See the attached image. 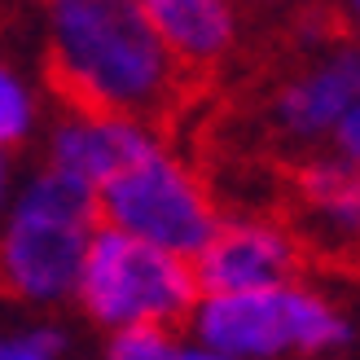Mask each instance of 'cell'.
Listing matches in <instances>:
<instances>
[{"instance_id": "30bf717a", "label": "cell", "mask_w": 360, "mask_h": 360, "mask_svg": "<svg viewBox=\"0 0 360 360\" xmlns=\"http://www.w3.org/2000/svg\"><path fill=\"white\" fill-rule=\"evenodd\" d=\"M299 193L316 215H330L343 233L356 229V180H352L347 167H338V163L308 167L299 176Z\"/></svg>"}, {"instance_id": "2e32d148", "label": "cell", "mask_w": 360, "mask_h": 360, "mask_svg": "<svg viewBox=\"0 0 360 360\" xmlns=\"http://www.w3.org/2000/svg\"><path fill=\"white\" fill-rule=\"evenodd\" d=\"M0 193H5V163H0Z\"/></svg>"}, {"instance_id": "52a82bcc", "label": "cell", "mask_w": 360, "mask_h": 360, "mask_svg": "<svg viewBox=\"0 0 360 360\" xmlns=\"http://www.w3.org/2000/svg\"><path fill=\"white\" fill-rule=\"evenodd\" d=\"M146 154H154L150 136L136 123H115V119H70L53 141V163L58 172L84 180V185H110L115 176L136 167Z\"/></svg>"}, {"instance_id": "8992f818", "label": "cell", "mask_w": 360, "mask_h": 360, "mask_svg": "<svg viewBox=\"0 0 360 360\" xmlns=\"http://www.w3.org/2000/svg\"><path fill=\"white\" fill-rule=\"evenodd\" d=\"M299 273V246L268 224H224L198 250L193 281L211 295H238L281 285Z\"/></svg>"}, {"instance_id": "9a60e30c", "label": "cell", "mask_w": 360, "mask_h": 360, "mask_svg": "<svg viewBox=\"0 0 360 360\" xmlns=\"http://www.w3.org/2000/svg\"><path fill=\"white\" fill-rule=\"evenodd\" d=\"M180 360H224V356H180Z\"/></svg>"}, {"instance_id": "4fadbf2b", "label": "cell", "mask_w": 360, "mask_h": 360, "mask_svg": "<svg viewBox=\"0 0 360 360\" xmlns=\"http://www.w3.org/2000/svg\"><path fill=\"white\" fill-rule=\"evenodd\" d=\"M58 352H62V338L49 334V330L27 334V338H5V343H0V360H53Z\"/></svg>"}, {"instance_id": "5b68a950", "label": "cell", "mask_w": 360, "mask_h": 360, "mask_svg": "<svg viewBox=\"0 0 360 360\" xmlns=\"http://www.w3.org/2000/svg\"><path fill=\"white\" fill-rule=\"evenodd\" d=\"M198 330L215 352L268 356L281 347H330L343 343L347 326L334 316L316 295L285 290V285H259L238 295H211L198 312Z\"/></svg>"}, {"instance_id": "5bb4252c", "label": "cell", "mask_w": 360, "mask_h": 360, "mask_svg": "<svg viewBox=\"0 0 360 360\" xmlns=\"http://www.w3.org/2000/svg\"><path fill=\"white\" fill-rule=\"evenodd\" d=\"M338 146H343L347 158L356 154V110H347L343 119H338Z\"/></svg>"}, {"instance_id": "7c38bea8", "label": "cell", "mask_w": 360, "mask_h": 360, "mask_svg": "<svg viewBox=\"0 0 360 360\" xmlns=\"http://www.w3.org/2000/svg\"><path fill=\"white\" fill-rule=\"evenodd\" d=\"M31 123V101L9 70H0V146H13Z\"/></svg>"}, {"instance_id": "8fae6325", "label": "cell", "mask_w": 360, "mask_h": 360, "mask_svg": "<svg viewBox=\"0 0 360 360\" xmlns=\"http://www.w3.org/2000/svg\"><path fill=\"white\" fill-rule=\"evenodd\" d=\"M110 360H180V356L158 326H128L110 343Z\"/></svg>"}, {"instance_id": "ba28073f", "label": "cell", "mask_w": 360, "mask_h": 360, "mask_svg": "<svg viewBox=\"0 0 360 360\" xmlns=\"http://www.w3.org/2000/svg\"><path fill=\"white\" fill-rule=\"evenodd\" d=\"M150 31L180 70H207L233 44V18L224 0H136Z\"/></svg>"}, {"instance_id": "9c48e42d", "label": "cell", "mask_w": 360, "mask_h": 360, "mask_svg": "<svg viewBox=\"0 0 360 360\" xmlns=\"http://www.w3.org/2000/svg\"><path fill=\"white\" fill-rule=\"evenodd\" d=\"M352 101H356V53H343L330 66H321L285 88L277 101V119L295 136H316L343 119L352 110Z\"/></svg>"}, {"instance_id": "7a4b0ae2", "label": "cell", "mask_w": 360, "mask_h": 360, "mask_svg": "<svg viewBox=\"0 0 360 360\" xmlns=\"http://www.w3.org/2000/svg\"><path fill=\"white\" fill-rule=\"evenodd\" d=\"M97 224V189L53 167L27 189L0 238V295L58 299L79 281L88 233Z\"/></svg>"}, {"instance_id": "3957f363", "label": "cell", "mask_w": 360, "mask_h": 360, "mask_svg": "<svg viewBox=\"0 0 360 360\" xmlns=\"http://www.w3.org/2000/svg\"><path fill=\"white\" fill-rule=\"evenodd\" d=\"M79 299L101 326H163L189 312L198 281L180 255L97 229L79 264Z\"/></svg>"}, {"instance_id": "6da1fadb", "label": "cell", "mask_w": 360, "mask_h": 360, "mask_svg": "<svg viewBox=\"0 0 360 360\" xmlns=\"http://www.w3.org/2000/svg\"><path fill=\"white\" fill-rule=\"evenodd\" d=\"M49 84L75 119H163L176 66L136 0H53Z\"/></svg>"}, {"instance_id": "277c9868", "label": "cell", "mask_w": 360, "mask_h": 360, "mask_svg": "<svg viewBox=\"0 0 360 360\" xmlns=\"http://www.w3.org/2000/svg\"><path fill=\"white\" fill-rule=\"evenodd\" d=\"M97 220L180 259L198 255L215 233V215L202 189L158 150L97 189Z\"/></svg>"}]
</instances>
